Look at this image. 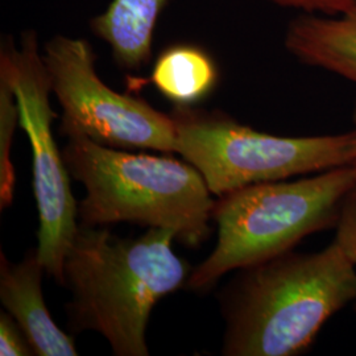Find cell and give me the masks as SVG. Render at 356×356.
Wrapping results in <instances>:
<instances>
[{
  "instance_id": "6da1fadb",
  "label": "cell",
  "mask_w": 356,
  "mask_h": 356,
  "mask_svg": "<svg viewBox=\"0 0 356 356\" xmlns=\"http://www.w3.org/2000/svg\"><path fill=\"white\" fill-rule=\"evenodd\" d=\"M175 239L168 229L120 239L106 227L79 225L64 261L72 327L99 332L115 355H148L145 332L153 307L186 285L191 273L173 251Z\"/></svg>"
},
{
  "instance_id": "7a4b0ae2",
  "label": "cell",
  "mask_w": 356,
  "mask_h": 356,
  "mask_svg": "<svg viewBox=\"0 0 356 356\" xmlns=\"http://www.w3.org/2000/svg\"><path fill=\"white\" fill-rule=\"evenodd\" d=\"M355 268L335 241L319 252L289 251L243 268L222 296V354H304L325 323L356 301Z\"/></svg>"
},
{
  "instance_id": "3957f363",
  "label": "cell",
  "mask_w": 356,
  "mask_h": 356,
  "mask_svg": "<svg viewBox=\"0 0 356 356\" xmlns=\"http://www.w3.org/2000/svg\"><path fill=\"white\" fill-rule=\"evenodd\" d=\"M64 135L69 175L86 189L78 202L81 226L131 222L172 229L188 247L209 238L216 201L202 175L188 161L118 151L76 131Z\"/></svg>"
},
{
  "instance_id": "277c9868",
  "label": "cell",
  "mask_w": 356,
  "mask_h": 356,
  "mask_svg": "<svg viewBox=\"0 0 356 356\" xmlns=\"http://www.w3.org/2000/svg\"><path fill=\"white\" fill-rule=\"evenodd\" d=\"M355 166H341L297 181H272L231 191L216 201L218 239L213 252L191 270L186 286L211 289L235 269L293 251L306 236L337 227Z\"/></svg>"
},
{
  "instance_id": "5b68a950",
  "label": "cell",
  "mask_w": 356,
  "mask_h": 356,
  "mask_svg": "<svg viewBox=\"0 0 356 356\" xmlns=\"http://www.w3.org/2000/svg\"><path fill=\"white\" fill-rule=\"evenodd\" d=\"M176 153L222 197L250 185L354 165L356 131L285 138L256 131L220 111L176 106Z\"/></svg>"
},
{
  "instance_id": "8992f818",
  "label": "cell",
  "mask_w": 356,
  "mask_h": 356,
  "mask_svg": "<svg viewBox=\"0 0 356 356\" xmlns=\"http://www.w3.org/2000/svg\"><path fill=\"white\" fill-rule=\"evenodd\" d=\"M0 69L13 82L20 110V127L26 131L32 149L38 213L36 252L47 273L65 285V256L79 227L78 202L63 151H58L51 131L57 114L49 102L51 83L42 54L38 53L36 35H24L20 49L10 44L3 47Z\"/></svg>"
},
{
  "instance_id": "52a82bcc",
  "label": "cell",
  "mask_w": 356,
  "mask_h": 356,
  "mask_svg": "<svg viewBox=\"0 0 356 356\" xmlns=\"http://www.w3.org/2000/svg\"><path fill=\"white\" fill-rule=\"evenodd\" d=\"M42 60L63 108L61 134L76 131L111 148L176 152L173 118L107 86L97 74V57L86 40L54 36L45 44Z\"/></svg>"
},
{
  "instance_id": "ba28073f",
  "label": "cell",
  "mask_w": 356,
  "mask_h": 356,
  "mask_svg": "<svg viewBox=\"0 0 356 356\" xmlns=\"http://www.w3.org/2000/svg\"><path fill=\"white\" fill-rule=\"evenodd\" d=\"M47 272L38 252L29 251L17 263L0 256V301L26 332L35 355H78L74 339L51 318L42 296V273Z\"/></svg>"
},
{
  "instance_id": "9c48e42d",
  "label": "cell",
  "mask_w": 356,
  "mask_h": 356,
  "mask_svg": "<svg viewBox=\"0 0 356 356\" xmlns=\"http://www.w3.org/2000/svg\"><path fill=\"white\" fill-rule=\"evenodd\" d=\"M285 48L300 63L356 83V6L337 16L300 15L286 29Z\"/></svg>"
},
{
  "instance_id": "30bf717a",
  "label": "cell",
  "mask_w": 356,
  "mask_h": 356,
  "mask_svg": "<svg viewBox=\"0 0 356 356\" xmlns=\"http://www.w3.org/2000/svg\"><path fill=\"white\" fill-rule=\"evenodd\" d=\"M169 0H113L90 23L95 36L110 47L122 69L138 70L152 57L153 36Z\"/></svg>"
},
{
  "instance_id": "8fae6325",
  "label": "cell",
  "mask_w": 356,
  "mask_h": 356,
  "mask_svg": "<svg viewBox=\"0 0 356 356\" xmlns=\"http://www.w3.org/2000/svg\"><path fill=\"white\" fill-rule=\"evenodd\" d=\"M149 79L175 106L193 107L216 90L219 70L214 58L202 48L176 44L159 54Z\"/></svg>"
},
{
  "instance_id": "7c38bea8",
  "label": "cell",
  "mask_w": 356,
  "mask_h": 356,
  "mask_svg": "<svg viewBox=\"0 0 356 356\" xmlns=\"http://www.w3.org/2000/svg\"><path fill=\"white\" fill-rule=\"evenodd\" d=\"M20 126V110L8 74L0 69V209L13 204L16 175L11 160L13 138Z\"/></svg>"
},
{
  "instance_id": "4fadbf2b",
  "label": "cell",
  "mask_w": 356,
  "mask_h": 356,
  "mask_svg": "<svg viewBox=\"0 0 356 356\" xmlns=\"http://www.w3.org/2000/svg\"><path fill=\"white\" fill-rule=\"evenodd\" d=\"M0 355H35V351L26 338V332L11 314L4 312H1L0 314Z\"/></svg>"
},
{
  "instance_id": "5bb4252c",
  "label": "cell",
  "mask_w": 356,
  "mask_h": 356,
  "mask_svg": "<svg viewBox=\"0 0 356 356\" xmlns=\"http://www.w3.org/2000/svg\"><path fill=\"white\" fill-rule=\"evenodd\" d=\"M335 242L356 267V186L347 195L337 225ZM356 309V305H355Z\"/></svg>"
},
{
  "instance_id": "9a60e30c",
  "label": "cell",
  "mask_w": 356,
  "mask_h": 356,
  "mask_svg": "<svg viewBox=\"0 0 356 356\" xmlns=\"http://www.w3.org/2000/svg\"><path fill=\"white\" fill-rule=\"evenodd\" d=\"M284 8H293L302 13L337 16L356 6V0H264Z\"/></svg>"
},
{
  "instance_id": "2e32d148",
  "label": "cell",
  "mask_w": 356,
  "mask_h": 356,
  "mask_svg": "<svg viewBox=\"0 0 356 356\" xmlns=\"http://www.w3.org/2000/svg\"><path fill=\"white\" fill-rule=\"evenodd\" d=\"M354 126H355V128H354V129H355L356 131V103H355V108H354ZM353 166H355V169H356V161L355 163H354V165Z\"/></svg>"
}]
</instances>
